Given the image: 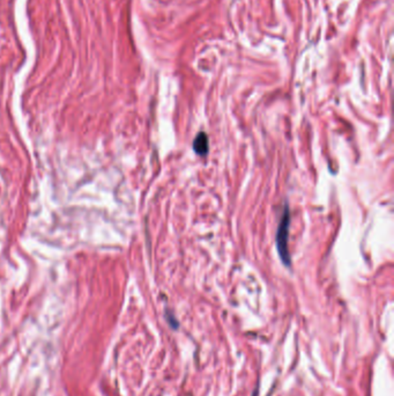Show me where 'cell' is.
<instances>
[{
	"label": "cell",
	"mask_w": 394,
	"mask_h": 396,
	"mask_svg": "<svg viewBox=\"0 0 394 396\" xmlns=\"http://www.w3.org/2000/svg\"><path fill=\"white\" fill-rule=\"evenodd\" d=\"M289 225H290V214L288 206H284V214L280 219V224L278 227V232H276L275 244L278 253L280 255L282 263L285 266H289L291 263V259L289 255V250H288V235H289Z\"/></svg>",
	"instance_id": "cell-1"
},
{
	"label": "cell",
	"mask_w": 394,
	"mask_h": 396,
	"mask_svg": "<svg viewBox=\"0 0 394 396\" xmlns=\"http://www.w3.org/2000/svg\"><path fill=\"white\" fill-rule=\"evenodd\" d=\"M208 148H209L208 137H207V134L205 133V132H200V133H198V136L195 137L193 142L194 152L197 153L198 155L204 157V155H206L207 152H208Z\"/></svg>",
	"instance_id": "cell-2"
},
{
	"label": "cell",
	"mask_w": 394,
	"mask_h": 396,
	"mask_svg": "<svg viewBox=\"0 0 394 396\" xmlns=\"http://www.w3.org/2000/svg\"><path fill=\"white\" fill-rule=\"evenodd\" d=\"M167 317H168V321H169V323H170V326L173 327V328H177V327H178V322H177V320L175 319V316H173V314H169V313H167Z\"/></svg>",
	"instance_id": "cell-3"
},
{
	"label": "cell",
	"mask_w": 394,
	"mask_h": 396,
	"mask_svg": "<svg viewBox=\"0 0 394 396\" xmlns=\"http://www.w3.org/2000/svg\"><path fill=\"white\" fill-rule=\"evenodd\" d=\"M257 393H258V391H254V393H253V395H252V396H257Z\"/></svg>",
	"instance_id": "cell-4"
}]
</instances>
